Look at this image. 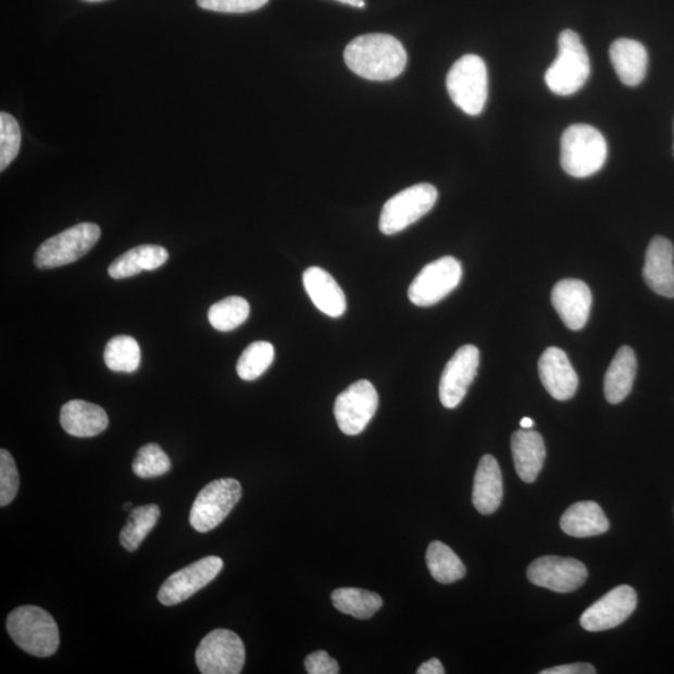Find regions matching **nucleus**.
Listing matches in <instances>:
<instances>
[{
    "label": "nucleus",
    "instance_id": "58836bf2",
    "mask_svg": "<svg viewBox=\"0 0 674 674\" xmlns=\"http://www.w3.org/2000/svg\"><path fill=\"white\" fill-rule=\"evenodd\" d=\"M419 674H444L445 669L440 661L437 659L429 660L420 665L417 670Z\"/></svg>",
    "mask_w": 674,
    "mask_h": 674
},
{
    "label": "nucleus",
    "instance_id": "4c0bfd02",
    "mask_svg": "<svg viewBox=\"0 0 674 674\" xmlns=\"http://www.w3.org/2000/svg\"><path fill=\"white\" fill-rule=\"evenodd\" d=\"M596 669L589 663H572L558 665L549 670L541 671V674H595Z\"/></svg>",
    "mask_w": 674,
    "mask_h": 674
},
{
    "label": "nucleus",
    "instance_id": "7ed1b4c3",
    "mask_svg": "<svg viewBox=\"0 0 674 674\" xmlns=\"http://www.w3.org/2000/svg\"><path fill=\"white\" fill-rule=\"evenodd\" d=\"M14 644L32 656H53L59 647V629L52 614L36 606H22L7 620Z\"/></svg>",
    "mask_w": 674,
    "mask_h": 674
},
{
    "label": "nucleus",
    "instance_id": "f257e3e1",
    "mask_svg": "<svg viewBox=\"0 0 674 674\" xmlns=\"http://www.w3.org/2000/svg\"><path fill=\"white\" fill-rule=\"evenodd\" d=\"M344 59L351 72L375 82L398 78L408 64V53L401 41L380 33L364 34L350 41Z\"/></svg>",
    "mask_w": 674,
    "mask_h": 674
},
{
    "label": "nucleus",
    "instance_id": "aec40b11",
    "mask_svg": "<svg viewBox=\"0 0 674 674\" xmlns=\"http://www.w3.org/2000/svg\"><path fill=\"white\" fill-rule=\"evenodd\" d=\"M511 450L519 477L524 483H534L546 460V446L541 434L531 428L520 429L511 437Z\"/></svg>",
    "mask_w": 674,
    "mask_h": 674
},
{
    "label": "nucleus",
    "instance_id": "1a4fd4ad",
    "mask_svg": "<svg viewBox=\"0 0 674 674\" xmlns=\"http://www.w3.org/2000/svg\"><path fill=\"white\" fill-rule=\"evenodd\" d=\"M246 646L229 629H214L202 638L196 660L204 674H239L246 664Z\"/></svg>",
    "mask_w": 674,
    "mask_h": 674
},
{
    "label": "nucleus",
    "instance_id": "c9c22d12",
    "mask_svg": "<svg viewBox=\"0 0 674 674\" xmlns=\"http://www.w3.org/2000/svg\"><path fill=\"white\" fill-rule=\"evenodd\" d=\"M202 10L241 14L255 12L269 3V0H197Z\"/></svg>",
    "mask_w": 674,
    "mask_h": 674
},
{
    "label": "nucleus",
    "instance_id": "37998d69",
    "mask_svg": "<svg viewBox=\"0 0 674 674\" xmlns=\"http://www.w3.org/2000/svg\"><path fill=\"white\" fill-rule=\"evenodd\" d=\"M130 508H132V503H130V502H128V503H125V504H124V509H125V510H126V509H130Z\"/></svg>",
    "mask_w": 674,
    "mask_h": 674
},
{
    "label": "nucleus",
    "instance_id": "a878e982",
    "mask_svg": "<svg viewBox=\"0 0 674 674\" xmlns=\"http://www.w3.org/2000/svg\"><path fill=\"white\" fill-rule=\"evenodd\" d=\"M167 259L168 252L163 247L140 246L116 258L109 266L108 274L116 280L126 279L141 272H153L163 266Z\"/></svg>",
    "mask_w": 674,
    "mask_h": 674
},
{
    "label": "nucleus",
    "instance_id": "412c9836",
    "mask_svg": "<svg viewBox=\"0 0 674 674\" xmlns=\"http://www.w3.org/2000/svg\"><path fill=\"white\" fill-rule=\"evenodd\" d=\"M614 72L627 87H637L646 78L648 53L642 43L634 39L614 40L610 48Z\"/></svg>",
    "mask_w": 674,
    "mask_h": 674
},
{
    "label": "nucleus",
    "instance_id": "0eeeda50",
    "mask_svg": "<svg viewBox=\"0 0 674 674\" xmlns=\"http://www.w3.org/2000/svg\"><path fill=\"white\" fill-rule=\"evenodd\" d=\"M101 235L97 224L83 223L46 240L36 252L39 269H54L78 261L95 248Z\"/></svg>",
    "mask_w": 674,
    "mask_h": 674
},
{
    "label": "nucleus",
    "instance_id": "f8f14e48",
    "mask_svg": "<svg viewBox=\"0 0 674 674\" xmlns=\"http://www.w3.org/2000/svg\"><path fill=\"white\" fill-rule=\"evenodd\" d=\"M527 577L531 584L538 587L569 594L585 585L588 571L578 560L545 556L529 564Z\"/></svg>",
    "mask_w": 674,
    "mask_h": 674
},
{
    "label": "nucleus",
    "instance_id": "393cba45",
    "mask_svg": "<svg viewBox=\"0 0 674 674\" xmlns=\"http://www.w3.org/2000/svg\"><path fill=\"white\" fill-rule=\"evenodd\" d=\"M637 374L636 353L629 347H622L613 358L604 376V396L616 404L627 398L634 387Z\"/></svg>",
    "mask_w": 674,
    "mask_h": 674
},
{
    "label": "nucleus",
    "instance_id": "4be33fe9",
    "mask_svg": "<svg viewBox=\"0 0 674 674\" xmlns=\"http://www.w3.org/2000/svg\"><path fill=\"white\" fill-rule=\"evenodd\" d=\"M502 497L503 483L499 462L491 454H485L476 471L472 502L482 515H491L499 510Z\"/></svg>",
    "mask_w": 674,
    "mask_h": 674
},
{
    "label": "nucleus",
    "instance_id": "cd10ccee",
    "mask_svg": "<svg viewBox=\"0 0 674 674\" xmlns=\"http://www.w3.org/2000/svg\"><path fill=\"white\" fill-rule=\"evenodd\" d=\"M426 561L429 573L437 583L449 585L465 577L466 567L448 545L440 541L429 544Z\"/></svg>",
    "mask_w": 674,
    "mask_h": 674
},
{
    "label": "nucleus",
    "instance_id": "20e7f679",
    "mask_svg": "<svg viewBox=\"0 0 674 674\" xmlns=\"http://www.w3.org/2000/svg\"><path fill=\"white\" fill-rule=\"evenodd\" d=\"M591 74V63L578 34L563 30L559 37V54L545 74L553 95L569 97L583 89Z\"/></svg>",
    "mask_w": 674,
    "mask_h": 674
},
{
    "label": "nucleus",
    "instance_id": "e433bc0d",
    "mask_svg": "<svg viewBox=\"0 0 674 674\" xmlns=\"http://www.w3.org/2000/svg\"><path fill=\"white\" fill-rule=\"evenodd\" d=\"M305 669L309 674H337L339 663L325 651H316L305 659Z\"/></svg>",
    "mask_w": 674,
    "mask_h": 674
},
{
    "label": "nucleus",
    "instance_id": "f3484780",
    "mask_svg": "<svg viewBox=\"0 0 674 674\" xmlns=\"http://www.w3.org/2000/svg\"><path fill=\"white\" fill-rule=\"evenodd\" d=\"M539 378L554 400L567 401L578 389V376L566 352L549 348L538 361Z\"/></svg>",
    "mask_w": 674,
    "mask_h": 674
},
{
    "label": "nucleus",
    "instance_id": "79ce46f5",
    "mask_svg": "<svg viewBox=\"0 0 674 674\" xmlns=\"http://www.w3.org/2000/svg\"><path fill=\"white\" fill-rule=\"evenodd\" d=\"M86 2H89V3H99V2H104V0H86Z\"/></svg>",
    "mask_w": 674,
    "mask_h": 674
},
{
    "label": "nucleus",
    "instance_id": "4468645a",
    "mask_svg": "<svg viewBox=\"0 0 674 674\" xmlns=\"http://www.w3.org/2000/svg\"><path fill=\"white\" fill-rule=\"evenodd\" d=\"M479 365V351L474 345L460 348L446 364L441 380V403L446 409H457L465 399L469 387L474 383Z\"/></svg>",
    "mask_w": 674,
    "mask_h": 674
},
{
    "label": "nucleus",
    "instance_id": "423d86ee",
    "mask_svg": "<svg viewBox=\"0 0 674 674\" xmlns=\"http://www.w3.org/2000/svg\"><path fill=\"white\" fill-rule=\"evenodd\" d=\"M438 198L432 184L423 183L396 194L385 202L378 227L385 235H395L408 229L434 208Z\"/></svg>",
    "mask_w": 674,
    "mask_h": 674
},
{
    "label": "nucleus",
    "instance_id": "473e14b6",
    "mask_svg": "<svg viewBox=\"0 0 674 674\" xmlns=\"http://www.w3.org/2000/svg\"><path fill=\"white\" fill-rule=\"evenodd\" d=\"M171 467V459L157 444L142 446L133 461V472L140 478L163 476Z\"/></svg>",
    "mask_w": 674,
    "mask_h": 674
},
{
    "label": "nucleus",
    "instance_id": "ea45409f",
    "mask_svg": "<svg viewBox=\"0 0 674 674\" xmlns=\"http://www.w3.org/2000/svg\"><path fill=\"white\" fill-rule=\"evenodd\" d=\"M337 2L360 8V10H362V8H365V0H337Z\"/></svg>",
    "mask_w": 674,
    "mask_h": 674
},
{
    "label": "nucleus",
    "instance_id": "f03ea898",
    "mask_svg": "<svg viewBox=\"0 0 674 674\" xmlns=\"http://www.w3.org/2000/svg\"><path fill=\"white\" fill-rule=\"evenodd\" d=\"M609 147L592 125L573 124L561 138V165L573 178L584 179L601 171Z\"/></svg>",
    "mask_w": 674,
    "mask_h": 674
},
{
    "label": "nucleus",
    "instance_id": "2eb2a0df",
    "mask_svg": "<svg viewBox=\"0 0 674 674\" xmlns=\"http://www.w3.org/2000/svg\"><path fill=\"white\" fill-rule=\"evenodd\" d=\"M636 607L635 589L626 585L619 586L588 607L581 616V626L589 632L619 627L635 612Z\"/></svg>",
    "mask_w": 674,
    "mask_h": 674
},
{
    "label": "nucleus",
    "instance_id": "6ab92c4d",
    "mask_svg": "<svg viewBox=\"0 0 674 674\" xmlns=\"http://www.w3.org/2000/svg\"><path fill=\"white\" fill-rule=\"evenodd\" d=\"M303 286L314 305L327 316L340 317L347 311V297L326 270L311 266L303 272Z\"/></svg>",
    "mask_w": 674,
    "mask_h": 674
},
{
    "label": "nucleus",
    "instance_id": "a211bd4d",
    "mask_svg": "<svg viewBox=\"0 0 674 674\" xmlns=\"http://www.w3.org/2000/svg\"><path fill=\"white\" fill-rule=\"evenodd\" d=\"M644 277L656 294L674 298V248L663 236H656L648 246Z\"/></svg>",
    "mask_w": 674,
    "mask_h": 674
},
{
    "label": "nucleus",
    "instance_id": "7c9ffc66",
    "mask_svg": "<svg viewBox=\"0 0 674 674\" xmlns=\"http://www.w3.org/2000/svg\"><path fill=\"white\" fill-rule=\"evenodd\" d=\"M250 314L249 302L241 297L225 298L210 308L209 323L217 332H233L247 322Z\"/></svg>",
    "mask_w": 674,
    "mask_h": 674
},
{
    "label": "nucleus",
    "instance_id": "2f4dec72",
    "mask_svg": "<svg viewBox=\"0 0 674 674\" xmlns=\"http://www.w3.org/2000/svg\"><path fill=\"white\" fill-rule=\"evenodd\" d=\"M274 359L275 349L273 344L267 341L252 342L242 351L238 364H236V371H238L241 380L254 382L266 373L267 369L272 366Z\"/></svg>",
    "mask_w": 674,
    "mask_h": 674
},
{
    "label": "nucleus",
    "instance_id": "72a5a7b5",
    "mask_svg": "<svg viewBox=\"0 0 674 674\" xmlns=\"http://www.w3.org/2000/svg\"><path fill=\"white\" fill-rule=\"evenodd\" d=\"M22 145V132L15 117L8 113L0 114V171L4 172L18 157Z\"/></svg>",
    "mask_w": 674,
    "mask_h": 674
},
{
    "label": "nucleus",
    "instance_id": "6e6552de",
    "mask_svg": "<svg viewBox=\"0 0 674 674\" xmlns=\"http://www.w3.org/2000/svg\"><path fill=\"white\" fill-rule=\"evenodd\" d=\"M242 488L235 478H219L197 496L190 511V525L200 534L216 528L241 499Z\"/></svg>",
    "mask_w": 674,
    "mask_h": 674
},
{
    "label": "nucleus",
    "instance_id": "9b49d317",
    "mask_svg": "<svg viewBox=\"0 0 674 674\" xmlns=\"http://www.w3.org/2000/svg\"><path fill=\"white\" fill-rule=\"evenodd\" d=\"M378 395L375 386L360 380L337 396L334 415L341 432L348 436L360 435L376 414Z\"/></svg>",
    "mask_w": 674,
    "mask_h": 674
},
{
    "label": "nucleus",
    "instance_id": "39448f33",
    "mask_svg": "<svg viewBox=\"0 0 674 674\" xmlns=\"http://www.w3.org/2000/svg\"><path fill=\"white\" fill-rule=\"evenodd\" d=\"M453 104L475 116L484 112L488 98V74L483 58L463 55L454 63L446 79Z\"/></svg>",
    "mask_w": 674,
    "mask_h": 674
},
{
    "label": "nucleus",
    "instance_id": "bb28decb",
    "mask_svg": "<svg viewBox=\"0 0 674 674\" xmlns=\"http://www.w3.org/2000/svg\"><path fill=\"white\" fill-rule=\"evenodd\" d=\"M335 609L359 620H369L382 609L383 598L361 588H337L332 595Z\"/></svg>",
    "mask_w": 674,
    "mask_h": 674
},
{
    "label": "nucleus",
    "instance_id": "9d476101",
    "mask_svg": "<svg viewBox=\"0 0 674 674\" xmlns=\"http://www.w3.org/2000/svg\"><path fill=\"white\" fill-rule=\"evenodd\" d=\"M462 279V266L457 258L444 257L426 265L409 288V299L414 305H436L458 288Z\"/></svg>",
    "mask_w": 674,
    "mask_h": 674
},
{
    "label": "nucleus",
    "instance_id": "5701e85b",
    "mask_svg": "<svg viewBox=\"0 0 674 674\" xmlns=\"http://www.w3.org/2000/svg\"><path fill=\"white\" fill-rule=\"evenodd\" d=\"M61 424L64 432L74 437H95L105 432L109 419L98 404L72 400L62 408Z\"/></svg>",
    "mask_w": 674,
    "mask_h": 674
},
{
    "label": "nucleus",
    "instance_id": "c85d7f7f",
    "mask_svg": "<svg viewBox=\"0 0 674 674\" xmlns=\"http://www.w3.org/2000/svg\"><path fill=\"white\" fill-rule=\"evenodd\" d=\"M160 517V509L157 504L139 506L132 510L128 524L124 526L121 533V544L126 551H137L149 535L150 531L155 527Z\"/></svg>",
    "mask_w": 674,
    "mask_h": 674
},
{
    "label": "nucleus",
    "instance_id": "a19ab883",
    "mask_svg": "<svg viewBox=\"0 0 674 674\" xmlns=\"http://www.w3.org/2000/svg\"><path fill=\"white\" fill-rule=\"evenodd\" d=\"M521 427L522 428H533L534 427V420L529 419V417H524L521 420Z\"/></svg>",
    "mask_w": 674,
    "mask_h": 674
},
{
    "label": "nucleus",
    "instance_id": "ddd939ff",
    "mask_svg": "<svg viewBox=\"0 0 674 674\" xmlns=\"http://www.w3.org/2000/svg\"><path fill=\"white\" fill-rule=\"evenodd\" d=\"M223 567L224 562L221 558L209 556V558L201 559L189 564L188 567L175 572L159 589L160 603L175 606L187 601L201 588L212 583Z\"/></svg>",
    "mask_w": 674,
    "mask_h": 674
},
{
    "label": "nucleus",
    "instance_id": "c756f323",
    "mask_svg": "<svg viewBox=\"0 0 674 674\" xmlns=\"http://www.w3.org/2000/svg\"><path fill=\"white\" fill-rule=\"evenodd\" d=\"M139 344L132 336L121 335L109 340L104 350V362L115 373H134L140 365Z\"/></svg>",
    "mask_w": 674,
    "mask_h": 674
},
{
    "label": "nucleus",
    "instance_id": "dca6fc26",
    "mask_svg": "<svg viewBox=\"0 0 674 674\" xmlns=\"http://www.w3.org/2000/svg\"><path fill=\"white\" fill-rule=\"evenodd\" d=\"M551 301L571 330L577 332L585 327L592 307V294L584 282L566 279L556 284Z\"/></svg>",
    "mask_w": 674,
    "mask_h": 674
},
{
    "label": "nucleus",
    "instance_id": "f704fd0d",
    "mask_svg": "<svg viewBox=\"0 0 674 674\" xmlns=\"http://www.w3.org/2000/svg\"><path fill=\"white\" fill-rule=\"evenodd\" d=\"M20 490V474L10 451H0V506L5 508Z\"/></svg>",
    "mask_w": 674,
    "mask_h": 674
},
{
    "label": "nucleus",
    "instance_id": "b1692460",
    "mask_svg": "<svg viewBox=\"0 0 674 674\" xmlns=\"http://www.w3.org/2000/svg\"><path fill=\"white\" fill-rule=\"evenodd\" d=\"M564 534L577 538L600 536L610 528L601 506L594 501L573 503L560 522Z\"/></svg>",
    "mask_w": 674,
    "mask_h": 674
}]
</instances>
